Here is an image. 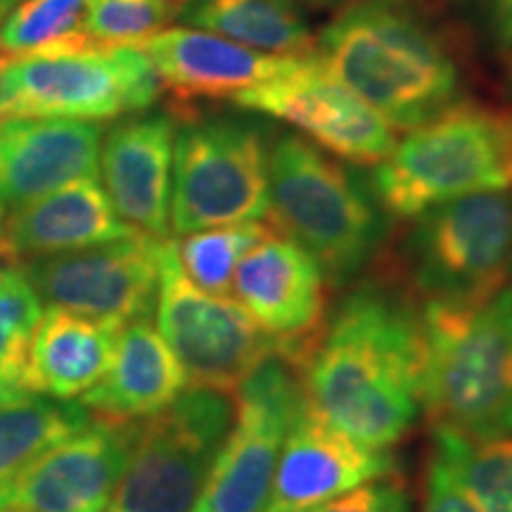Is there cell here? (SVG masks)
<instances>
[{
    "instance_id": "1",
    "label": "cell",
    "mask_w": 512,
    "mask_h": 512,
    "mask_svg": "<svg viewBox=\"0 0 512 512\" xmlns=\"http://www.w3.org/2000/svg\"><path fill=\"white\" fill-rule=\"evenodd\" d=\"M309 411L344 437L392 448L422 413L420 304L377 271L354 280L302 356Z\"/></svg>"
},
{
    "instance_id": "2",
    "label": "cell",
    "mask_w": 512,
    "mask_h": 512,
    "mask_svg": "<svg viewBox=\"0 0 512 512\" xmlns=\"http://www.w3.org/2000/svg\"><path fill=\"white\" fill-rule=\"evenodd\" d=\"M316 55L394 131H413L465 98L460 36L420 0H356L318 31Z\"/></svg>"
},
{
    "instance_id": "3",
    "label": "cell",
    "mask_w": 512,
    "mask_h": 512,
    "mask_svg": "<svg viewBox=\"0 0 512 512\" xmlns=\"http://www.w3.org/2000/svg\"><path fill=\"white\" fill-rule=\"evenodd\" d=\"M266 219L316 259L332 287L361 278L387 238L368 176L294 131H273Z\"/></svg>"
},
{
    "instance_id": "4",
    "label": "cell",
    "mask_w": 512,
    "mask_h": 512,
    "mask_svg": "<svg viewBox=\"0 0 512 512\" xmlns=\"http://www.w3.org/2000/svg\"><path fill=\"white\" fill-rule=\"evenodd\" d=\"M422 411L472 441L512 437V285L482 302L420 304Z\"/></svg>"
},
{
    "instance_id": "5",
    "label": "cell",
    "mask_w": 512,
    "mask_h": 512,
    "mask_svg": "<svg viewBox=\"0 0 512 512\" xmlns=\"http://www.w3.org/2000/svg\"><path fill=\"white\" fill-rule=\"evenodd\" d=\"M387 219L484 190H512V107L465 95L406 133L368 174Z\"/></svg>"
},
{
    "instance_id": "6",
    "label": "cell",
    "mask_w": 512,
    "mask_h": 512,
    "mask_svg": "<svg viewBox=\"0 0 512 512\" xmlns=\"http://www.w3.org/2000/svg\"><path fill=\"white\" fill-rule=\"evenodd\" d=\"M176 117L171 230L261 223L268 216V159L275 128L254 112L171 107Z\"/></svg>"
},
{
    "instance_id": "7",
    "label": "cell",
    "mask_w": 512,
    "mask_h": 512,
    "mask_svg": "<svg viewBox=\"0 0 512 512\" xmlns=\"http://www.w3.org/2000/svg\"><path fill=\"white\" fill-rule=\"evenodd\" d=\"M512 256V190H484L422 211L392 247L389 273L418 304H470L505 285Z\"/></svg>"
},
{
    "instance_id": "8",
    "label": "cell",
    "mask_w": 512,
    "mask_h": 512,
    "mask_svg": "<svg viewBox=\"0 0 512 512\" xmlns=\"http://www.w3.org/2000/svg\"><path fill=\"white\" fill-rule=\"evenodd\" d=\"M235 425V394L188 387L136 422L131 453L105 512H192Z\"/></svg>"
},
{
    "instance_id": "9",
    "label": "cell",
    "mask_w": 512,
    "mask_h": 512,
    "mask_svg": "<svg viewBox=\"0 0 512 512\" xmlns=\"http://www.w3.org/2000/svg\"><path fill=\"white\" fill-rule=\"evenodd\" d=\"M162 83L136 46L0 57V119L60 117L105 121L145 112Z\"/></svg>"
},
{
    "instance_id": "10",
    "label": "cell",
    "mask_w": 512,
    "mask_h": 512,
    "mask_svg": "<svg viewBox=\"0 0 512 512\" xmlns=\"http://www.w3.org/2000/svg\"><path fill=\"white\" fill-rule=\"evenodd\" d=\"M309 408L302 358L280 344L235 389V425L192 512H261L287 432Z\"/></svg>"
},
{
    "instance_id": "11",
    "label": "cell",
    "mask_w": 512,
    "mask_h": 512,
    "mask_svg": "<svg viewBox=\"0 0 512 512\" xmlns=\"http://www.w3.org/2000/svg\"><path fill=\"white\" fill-rule=\"evenodd\" d=\"M157 325L190 387L230 394L261 358L285 344L261 330L233 297H216L192 285L178 264L174 238H166L159 252Z\"/></svg>"
},
{
    "instance_id": "12",
    "label": "cell",
    "mask_w": 512,
    "mask_h": 512,
    "mask_svg": "<svg viewBox=\"0 0 512 512\" xmlns=\"http://www.w3.org/2000/svg\"><path fill=\"white\" fill-rule=\"evenodd\" d=\"M162 242L136 233L74 252L36 256L19 266L41 302L124 328L157 309Z\"/></svg>"
},
{
    "instance_id": "13",
    "label": "cell",
    "mask_w": 512,
    "mask_h": 512,
    "mask_svg": "<svg viewBox=\"0 0 512 512\" xmlns=\"http://www.w3.org/2000/svg\"><path fill=\"white\" fill-rule=\"evenodd\" d=\"M240 110L283 121L328 155L354 166H375L396 145L394 128L339 83L318 55L294 60L271 81L233 100Z\"/></svg>"
},
{
    "instance_id": "14",
    "label": "cell",
    "mask_w": 512,
    "mask_h": 512,
    "mask_svg": "<svg viewBox=\"0 0 512 512\" xmlns=\"http://www.w3.org/2000/svg\"><path fill=\"white\" fill-rule=\"evenodd\" d=\"M133 434L136 422L93 418L0 486V512H105Z\"/></svg>"
},
{
    "instance_id": "15",
    "label": "cell",
    "mask_w": 512,
    "mask_h": 512,
    "mask_svg": "<svg viewBox=\"0 0 512 512\" xmlns=\"http://www.w3.org/2000/svg\"><path fill=\"white\" fill-rule=\"evenodd\" d=\"M230 294L261 330L294 349H309L328 318V280L316 259L275 230L242 256Z\"/></svg>"
},
{
    "instance_id": "16",
    "label": "cell",
    "mask_w": 512,
    "mask_h": 512,
    "mask_svg": "<svg viewBox=\"0 0 512 512\" xmlns=\"http://www.w3.org/2000/svg\"><path fill=\"white\" fill-rule=\"evenodd\" d=\"M176 117L136 112L105 128L100 176L119 219L150 238H171V176Z\"/></svg>"
},
{
    "instance_id": "17",
    "label": "cell",
    "mask_w": 512,
    "mask_h": 512,
    "mask_svg": "<svg viewBox=\"0 0 512 512\" xmlns=\"http://www.w3.org/2000/svg\"><path fill=\"white\" fill-rule=\"evenodd\" d=\"M394 470L389 448L358 444L306 408L283 441L261 512H306Z\"/></svg>"
},
{
    "instance_id": "18",
    "label": "cell",
    "mask_w": 512,
    "mask_h": 512,
    "mask_svg": "<svg viewBox=\"0 0 512 512\" xmlns=\"http://www.w3.org/2000/svg\"><path fill=\"white\" fill-rule=\"evenodd\" d=\"M100 121L0 119V204L19 209L64 185L100 178Z\"/></svg>"
},
{
    "instance_id": "19",
    "label": "cell",
    "mask_w": 512,
    "mask_h": 512,
    "mask_svg": "<svg viewBox=\"0 0 512 512\" xmlns=\"http://www.w3.org/2000/svg\"><path fill=\"white\" fill-rule=\"evenodd\" d=\"M155 69L162 88L192 105L230 100L292 67V57H268L211 31L171 27L136 46ZM302 60V57H299Z\"/></svg>"
},
{
    "instance_id": "20",
    "label": "cell",
    "mask_w": 512,
    "mask_h": 512,
    "mask_svg": "<svg viewBox=\"0 0 512 512\" xmlns=\"http://www.w3.org/2000/svg\"><path fill=\"white\" fill-rule=\"evenodd\" d=\"M188 387L181 361L150 318H143L119 330L110 368L79 401L93 418L138 422L162 413Z\"/></svg>"
},
{
    "instance_id": "21",
    "label": "cell",
    "mask_w": 512,
    "mask_h": 512,
    "mask_svg": "<svg viewBox=\"0 0 512 512\" xmlns=\"http://www.w3.org/2000/svg\"><path fill=\"white\" fill-rule=\"evenodd\" d=\"M136 233L119 219L98 178H86L12 211L5 221L3 259L19 264Z\"/></svg>"
},
{
    "instance_id": "22",
    "label": "cell",
    "mask_w": 512,
    "mask_h": 512,
    "mask_svg": "<svg viewBox=\"0 0 512 512\" xmlns=\"http://www.w3.org/2000/svg\"><path fill=\"white\" fill-rule=\"evenodd\" d=\"M119 330L50 306L31 337L27 389L62 401L83 396L110 368Z\"/></svg>"
},
{
    "instance_id": "23",
    "label": "cell",
    "mask_w": 512,
    "mask_h": 512,
    "mask_svg": "<svg viewBox=\"0 0 512 512\" xmlns=\"http://www.w3.org/2000/svg\"><path fill=\"white\" fill-rule=\"evenodd\" d=\"M178 19L268 57L316 55V36L299 0H185Z\"/></svg>"
},
{
    "instance_id": "24",
    "label": "cell",
    "mask_w": 512,
    "mask_h": 512,
    "mask_svg": "<svg viewBox=\"0 0 512 512\" xmlns=\"http://www.w3.org/2000/svg\"><path fill=\"white\" fill-rule=\"evenodd\" d=\"M91 420V411L81 401H62L36 392L0 399V486L48 448L91 425Z\"/></svg>"
},
{
    "instance_id": "25",
    "label": "cell",
    "mask_w": 512,
    "mask_h": 512,
    "mask_svg": "<svg viewBox=\"0 0 512 512\" xmlns=\"http://www.w3.org/2000/svg\"><path fill=\"white\" fill-rule=\"evenodd\" d=\"M432 453L479 512H512V437L472 441L434 427Z\"/></svg>"
},
{
    "instance_id": "26",
    "label": "cell",
    "mask_w": 512,
    "mask_h": 512,
    "mask_svg": "<svg viewBox=\"0 0 512 512\" xmlns=\"http://www.w3.org/2000/svg\"><path fill=\"white\" fill-rule=\"evenodd\" d=\"M93 0H22L0 27V57L62 53L93 46L86 17Z\"/></svg>"
},
{
    "instance_id": "27",
    "label": "cell",
    "mask_w": 512,
    "mask_h": 512,
    "mask_svg": "<svg viewBox=\"0 0 512 512\" xmlns=\"http://www.w3.org/2000/svg\"><path fill=\"white\" fill-rule=\"evenodd\" d=\"M43 316L41 299L22 266L0 264V399L24 394L31 337Z\"/></svg>"
},
{
    "instance_id": "28",
    "label": "cell",
    "mask_w": 512,
    "mask_h": 512,
    "mask_svg": "<svg viewBox=\"0 0 512 512\" xmlns=\"http://www.w3.org/2000/svg\"><path fill=\"white\" fill-rule=\"evenodd\" d=\"M271 230L264 223H242L183 235V240L176 242L178 264L192 285L216 297H230L240 259Z\"/></svg>"
},
{
    "instance_id": "29",
    "label": "cell",
    "mask_w": 512,
    "mask_h": 512,
    "mask_svg": "<svg viewBox=\"0 0 512 512\" xmlns=\"http://www.w3.org/2000/svg\"><path fill=\"white\" fill-rule=\"evenodd\" d=\"M185 0H93L86 36L98 46H138L181 15Z\"/></svg>"
},
{
    "instance_id": "30",
    "label": "cell",
    "mask_w": 512,
    "mask_h": 512,
    "mask_svg": "<svg viewBox=\"0 0 512 512\" xmlns=\"http://www.w3.org/2000/svg\"><path fill=\"white\" fill-rule=\"evenodd\" d=\"M306 512H411V498H408L403 479L389 475L356 486L349 494L332 498Z\"/></svg>"
},
{
    "instance_id": "31",
    "label": "cell",
    "mask_w": 512,
    "mask_h": 512,
    "mask_svg": "<svg viewBox=\"0 0 512 512\" xmlns=\"http://www.w3.org/2000/svg\"><path fill=\"white\" fill-rule=\"evenodd\" d=\"M475 24L482 48L505 67L512 57V0H477Z\"/></svg>"
},
{
    "instance_id": "32",
    "label": "cell",
    "mask_w": 512,
    "mask_h": 512,
    "mask_svg": "<svg viewBox=\"0 0 512 512\" xmlns=\"http://www.w3.org/2000/svg\"><path fill=\"white\" fill-rule=\"evenodd\" d=\"M420 512H479L434 453H430V463H427Z\"/></svg>"
},
{
    "instance_id": "33",
    "label": "cell",
    "mask_w": 512,
    "mask_h": 512,
    "mask_svg": "<svg viewBox=\"0 0 512 512\" xmlns=\"http://www.w3.org/2000/svg\"><path fill=\"white\" fill-rule=\"evenodd\" d=\"M306 5H313V8L318 10H342L347 8V5L356 3V0H302Z\"/></svg>"
},
{
    "instance_id": "34",
    "label": "cell",
    "mask_w": 512,
    "mask_h": 512,
    "mask_svg": "<svg viewBox=\"0 0 512 512\" xmlns=\"http://www.w3.org/2000/svg\"><path fill=\"white\" fill-rule=\"evenodd\" d=\"M19 3H22V0H0V27H3L5 19L10 17V12L15 10Z\"/></svg>"
},
{
    "instance_id": "35",
    "label": "cell",
    "mask_w": 512,
    "mask_h": 512,
    "mask_svg": "<svg viewBox=\"0 0 512 512\" xmlns=\"http://www.w3.org/2000/svg\"><path fill=\"white\" fill-rule=\"evenodd\" d=\"M505 93H508V98H512V57L505 64Z\"/></svg>"
},
{
    "instance_id": "36",
    "label": "cell",
    "mask_w": 512,
    "mask_h": 512,
    "mask_svg": "<svg viewBox=\"0 0 512 512\" xmlns=\"http://www.w3.org/2000/svg\"><path fill=\"white\" fill-rule=\"evenodd\" d=\"M3 245H5V211H3V204H0V256H3Z\"/></svg>"
},
{
    "instance_id": "37",
    "label": "cell",
    "mask_w": 512,
    "mask_h": 512,
    "mask_svg": "<svg viewBox=\"0 0 512 512\" xmlns=\"http://www.w3.org/2000/svg\"><path fill=\"white\" fill-rule=\"evenodd\" d=\"M420 3H441V0H420Z\"/></svg>"
},
{
    "instance_id": "38",
    "label": "cell",
    "mask_w": 512,
    "mask_h": 512,
    "mask_svg": "<svg viewBox=\"0 0 512 512\" xmlns=\"http://www.w3.org/2000/svg\"><path fill=\"white\" fill-rule=\"evenodd\" d=\"M508 275L512 278V256H510V268H508Z\"/></svg>"
},
{
    "instance_id": "39",
    "label": "cell",
    "mask_w": 512,
    "mask_h": 512,
    "mask_svg": "<svg viewBox=\"0 0 512 512\" xmlns=\"http://www.w3.org/2000/svg\"><path fill=\"white\" fill-rule=\"evenodd\" d=\"M3 512H10V510H3Z\"/></svg>"
}]
</instances>
